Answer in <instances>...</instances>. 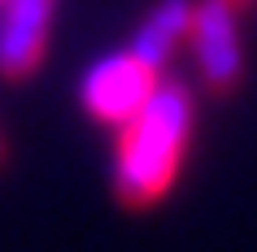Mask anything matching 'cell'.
<instances>
[{
	"mask_svg": "<svg viewBox=\"0 0 257 252\" xmlns=\"http://www.w3.org/2000/svg\"><path fill=\"white\" fill-rule=\"evenodd\" d=\"M192 9H196V0H157L149 14H144V22L136 27V35H131L126 48H131L140 61H149V66L162 70L166 61H170V53L188 40Z\"/></svg>",
	"mask_w": 257,
	"mask_h": 252,
	"instance_id": "obj_5",
	"label": "cell"
},
{
	"mask_svg": "<svg viewBox=\"0 0 257 252\" xmlns=\"http://www.w3.org/2000/svg\"><path fill=\"white\" fill-rule=\"evenodd\" d=\"M157 83H162V70L149 66V61H140V57L126 48V53L100 57V61L83 74L79 100H83V109H87L96 122L122 126V122H131L140 109L149 105V96L157 92Z\"/></svg>",
	"mask_w": 257,
	"mask_h": 252,
	"instance_id": "obj_2",
	"label": "cell"
},
{
	"mask_svg": "<svg viewBox=\"0 0 257 252\" xmlns=\"http://www.w3.org/2000/svg\"><path fill=\"white\" fill-rule=\"evenodd\" d=\"M192 139V92L162 79L149 105L118 126L113 148V196L126 209H149L175 187L183 152Z\"/></svg>",
	"mask_w": 257,
	"mask_h": 252,
	"instance_id": "obj_1",
	"label": "cell"
},
{
	"mask_svg": "<svg viewBox=\"0 0 257 252\" xmlns=\"http://www.w3.org/2000/svg\"><path fill=\"white\" fill-rule=\"evenodd\" d=\"M231 5H240V9H244V5H248V0H231Z\"/></svg>",
	"mask_w": 257,
	"mask_h": 252,
	"instance_id": "obj_7",
	"label": "cell"
},
{
	"mask_svg": "<svg viewBox=\"0 0 257 252\" xmlns=\"http://www.w3.org/2000/svg\"><path fill=\"white\" fill-rule=\"evenodd\" d=\"M57 0H5L0 14V79H31L48 48V22Z\"/></svg>",
	"mask_w": 257,
	"mask_h": 252,
	"instance_id": "obj_4",
	"label": "cell"
},
{
	"mask_svg": "<svg viewBox=\"0 0 257 252\" xmlns=\"http://www.w3.org/2000/svg\"><path fill=\"white\" fill-rule=\"evenodd\" d=\"M0 161H5V135H0Z\"/></svg>",
	"mask_w": 257,
	"mask_h": 252,
	"instance_id": "obj_6",
	"label": "cell"
},
{
	"mask_svg": "<svg viewBox=\"0 0 257 252\" xmlns=\"http://www.w3.org/2000/svg\"><path fill=\"white\" fill-rule=\"evenodd\" d=\"M240 5L231 0H196L192 9V53L205 87L214 96H231L244 79V48H240Z\"/></svg>",
	"mask_w": 257,
	"mask_h": 252,
	"instance_id": "obj_3",
	"label": "cell"
}]
</instances>
